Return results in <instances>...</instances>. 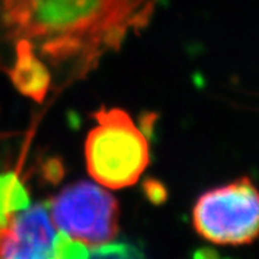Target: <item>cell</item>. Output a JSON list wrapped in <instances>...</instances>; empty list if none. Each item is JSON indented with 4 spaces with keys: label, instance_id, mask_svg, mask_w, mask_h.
<instances>
[{
    "label": "cell",
    "instance_id": "obj_7",
    "mask_svg": "<svg viewBox=\"0 0 259 259\" xmlns=\"http://www.w3.org/2000/svg\"><path fill=\"white\" fill-rule=\"evenodd\" d=\"M90 256V247L86 243L81 242L65 234L64 232H57L53 246V258H88Z\"/></svg>",
    "mask_w": 259,
    "mask_h": 259
},
{
    "label": "cell",
    "instance_id": "obj_1",
    "mask_svg": "<svg viewBox=\"0 0 259 259\" xmlns=\"http://www.w3.org/2000/svg\"><path fill=\"white\" fill-rule=\"evenodd\" d=\"M164 0H0V74L44 66L51 93L96 72L146 29Z\"/></svg>",
    "mask_w": 259,
    "mask_h": 259
},
{
    "label": "cell",
    "instance_id": "obj_6",
    "mask_svg": "<svg viewBox=\"0 0 259 259\" xmlns=\"http://www.w3.org/2000/svg\"><path fill=\"white\" fill-rule=\"evenodd\" d=\"M31 205L20 175V165L0 164V252L15 215Z\"/></svg>",
    "mask_w": 259,
    "mask_h": 259
},
{
    "label": "cell",
    "instance_id": "obj_5",
    "mask_svg": "<svg viewBox=\"0 0 259 259\" xmlns=\"http://www.w3.org/2000/svg\"><path fill=\"white\" fill-rule=\"evenodd\" d=\"M56 235L48 206L29 205L15 215L0 258H53Z\"/></svg>",
    "mask_w": 259,
    "mask_h": 259
},
{
    "label": "cell",
    "instance_id": "obj_2",
    "mask_svg": "<svg viewBox=\"0 0 259 259\" xmlns=\"http://www.w3.org/2000/svg\"><path fill=\"white\" fill-rule=\"evenodd\" d=\"M85 142L88 172L110 189L133 187L150 165V144L124 110L101 109Z\"/></svg>",
    "mask_w": 259,
    "mask_h": 259
},
{
    "label": "cell",
    "instance_id": "obj_4",
    "mask_svg": "<svg viewBox=\"0 0 259 259\" xmlns=\"http://www.w3.org/2000/svg\"><path fill=\"white\" fill-rule=\"evenodd\" d=\"M48 209L55 226L89 247L111 242L119 232V202L89 181L64 188L52 198Z\"/></svg>",
    "mask_w": 259,
    "mask_h": 259
},
{
    "label": "cell",
    "instance_id": "obj_8",
    "mask_svg": "<svg viewBox=\"0 0 259 259\" xmlns=\"http://www.w3.org/2000/svg\"><path fill=\"white\" fill-rule=\"evenodd\" d=\"M90 256L97 258H138L142 252L137 246L126 242H107L90 247Z\"/></svg>",
    "mask_w": 259,
    "mask_h": 259
},
{
    "label": "cell",
    "instance_id": "obj_3",
    "mask_svg": "<svg viewBox=\"0 0 259 259\" xmlns=\"http://www.w3.org/2000/svg\"><path fill=\"white\" fill-rule=\"evenodd\" d=\"M192 224L201 238L220 246H243L259 238V188L247 176L211 188L197 198Z\"/></svg>",
    "mask_w": 259,
    "mask_h": 259
}]
</instances>
